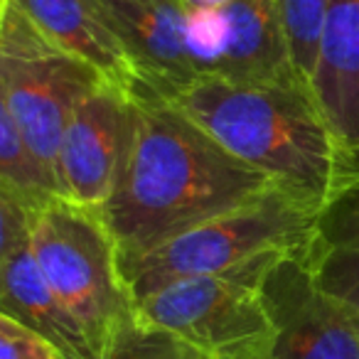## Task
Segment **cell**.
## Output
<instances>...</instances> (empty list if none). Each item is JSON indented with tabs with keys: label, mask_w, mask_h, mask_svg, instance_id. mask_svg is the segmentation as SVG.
Wrapping results in <instances>:
<instances>
[{
	"label": "cell",
	"mask_w": 359,
	"mask_h": 359,
	"mask_svg": "<svg viewBox=\"0 0 359 359\" xmlns=\"http://www.w3.org/2000/svg\"><path fill=\"white\" fill-rule=\"evenodd\" d=\"M276 187L261 170L222 148L175 104L135 81L128 133L114 190L101 207L128 261L195 226L254 202Z\"/></svg>",
	"instance_id": "obj_1"
},
{
	"label": "cell",
	"mask_w": 359,
	"mask_h": 359,
	"mask_svg": "<svg viewBox=\"0 0 359 359\" xmlns=\"http://www.w3.org/2000/svg\"><path fill=\"white\" fill-rule=\"evenodd\" d=\"M0 192L11 195L27 210H37L62 197L57 177L27 145L6 109H0Z\"/></svg>",
	"instance_id": "obj_15"
},
{
	"label": "cell",
	"mask_w": 359,
	"mask_h": 359,
	"mask_svg": "<svg viewBox=\"0 0 359 359\" xmlns=\"http://www.w3.org/2000/svg\"><path fill=\"white\" fill-rule=\"evenodd\" d=\"M305 256L327 293L359 308V145L349 148L347 175L320 207Z\"/></svg>",
	"instance_id": "obj_12"
},
{
	"label": "cell",
	"mask_w": 359,
	"mask_h": 359,
	"mask_svg": "<svg viewBox=\"0 0 359 359\" xmlns=\"http://www.w3.org/2000/svg\"><path fill=\"white\" fill-rule=\"evenodd\" d=\"M318 210L283 187L175 236L135 259L121 261L133 300L185 278L219 276L276 251L298 249L313 239Z\"/></svg>",
	"instance_id": "obj_4"
},
{
	"label": "cell",
	"mask_w": 359,
	"mask_h": 359,
	"mask_svg": "<svg viewBox=\"0 0 359 359\" xmlns=\"http://www.w3.org/2000/svg\"><path fill=\"white\" fill-rule=\"evenodd\" d=\"M106 81L94 67L42 35L8 0H0V109L13 116L37 158L60 180V150L79 99ZM65 197V192H62Z\"/></svg>",
	"instance_id": "obj_6"
},
{
	"label": "cell",
	"mask_w": 359,
	"mask_h": 359,
	"mask_svg": "<svg viewBox=\"0 0 359 359\" xmlns=\"http://www.w3.org/2000/svg\"><path fill=\"white\" fill-rule=\"evenodd\" d=\"M42 35L94 67L106 81L130 91L138 81L128 55L89 0H8Z\"/></svg>",
	"instance_id": "obj_14"
},
{
	"label": "cell",
	"mask_w": 359,
	"mask_h": 359,
	"mask_svg": "<svg viewBox=\"0 0 359 359\" xmlns=\"http://www.w3.org/2000/svg\"><path fill=\"white\" fill-rule=\"evenodd\" d=\"M305 246L280 254L261 278L273 359H359V308L318 283Z\"/></svg>",
	"instance_id": "obj_7"
},
{
	"label": "cell",
	"mask_w": 359,
	"mask_h": 359,
	"mask_svg": "<svg viewBox=\"0 0 359 359\" xmlns=\"http://www.w3.org/2000/svg\"><path fill=\"white\" fill-rule=\"evenodd\" d=\"M128 133V91L111 81L91 86L72 111L60 150L67 200L101 210L114 190Z\"/></svg>",
	"instance_id": "obj_9"
},
{
	"label": "cell",
	"mask_w": 359,
	"mask_h": 359,
	"mask_svg": "<svg viewBox=\"0 0 359 359\" xmlns=\"http://www.w3.org/2000/svg\"><path fill=\"white\" fill-rule=\"evenodd\" d=\"M280 6H283L285 42H288L293 69L298 72L300 81L313 91L327 0H280Z\"/></svg>",
	"instance_id": "obj_16"
},
{
	"label": "cell",
	"mask_w": 359,
	"mask_h": 359,
	"mask_svg": "<svg viewBox=\"0 0 359 359\" xmlns=\"http://www.w3.org/2000/svg\"><path fill=\"white\" fill-rule=\"evenodd\" d=\"M0 313L50 339L65 359H99L32 251L30 210L0 192Z\"/></svg>",
	"instance_id": "obj_8"
},
{
	"label": "cell",
	"mask_w": 359,
	"mask_h": 359,
	"mask_svg": "<svg viewBox=\"0 0 359 359\" xmlns=\"http://www.w3.org/2000/svg\"><path fill=\"white\" fill-rule=\"evenodd\" d=\"M30 234L42 273L101 359L138 320L118 249L101 212L55 197L30 210Z\"/></svg>",
	"instance_id": "obj_3"
},
{
	"label": "cell",
	"mask_w": 359,
	"mask_h": 359,
	"mask_svg": "<svg viewBox=\"0 0 359 359\" xmlns=\"http://www.w3.org/2000/svg\"><path fill=\"white\" fill-rule=\"evenodd\" d=\"M128 55L140 84L170 96L200 72L187 52L185 0H89Z\"/></svg>",
	"instance_id": "obj_10"
},
{
	"label": "cell",
	"mask_w": 359,
	"mask_h": 359,
	"mask_svg": "<svg viewBox=\"0 0 359 359\" xmlns=\"http://www.w3.org/2000/svg\"><path fill=\"white\" fill-rule=\"evenodd\" d=\"M285 251L259 256L229 273L163 285L135 303L138 323L172 334L195 359H273L276 334L261 278Z\"/></svg>",
	"instance_id": "obj_5"
},
{
	"label": "cell",
	"mask_w": 359,
	"mask_h": 359,
	"mask_svg": "<svg viewBox=\"0 0 359 359\" xmlns=\"http://www.w3.org/2000/svg\"><path fill=\"white\" fill-rule=\"evenodd\" d=\"M0 359H65L62 352L37 334L35 330L25 327L18 320L0 313Z\"/></svg>",
	"instance_id": "obj_19"
},
{
	"label": "cell",
	"mask_w": 359,
	"mask_h": 359,
	"mask_svg": "<svg viewBox=\"0 0 359 359\" xmlns=\"http://www.w3.org/2000/svg\"><path fill=\"white\" fill-rule=\"evenodd\" d=\"M190 8H202V6H210V8H226L231 0H185Z\"/></svg>",
	"instance_id": "obj_20"
},
{
	"label": "cell",
	"mask_w": 359,
	"mask_h": 359,
	"mask_svg": "<svg viewBox=\"0 0 359 359\" xmlns=\"http://www.w3.org/2000/svg\"><path fill=\"white\" fill-rule=\"evenodd\" d=\"M165 99L222 148L318 212L347 175L349 148L305 86L200 74Z\"/></svg>",
	"instance_id": "obj_2"
},
{
	"label": "cell",
	"mask_w": 359,
	"mask_h": 359,
	"mask_svg": "<svg viewBox=\"0 0 359 359\" xmlns=\"http://www.w3.org/2000/svg\"><path fill=\"white\" fill-rule=\"evenodd\" d=\"M185 40L190 60L200 74L219 72L231 40V25L224 8H190L187 11Z\"/></svg>",
	"instance_id": "obj_17"
},
{
	"label": "cell",
	"mask_w": 359,
	"mask_h": 359,
	"mask_svg": "<svg viewBox=\"0 0 359 359\" xmlns=\"http://www.w3.org/2000/svg\"><path fill=\"white\" fill-rule=\"evenodd\" d=\"M224 11L231 40L215 74L256 84L305 86L290 62L280 0H231Z\"/></svg>",
	"instance_id": "obj_13"
},
{
	"label": "cell",
	"mask_w": 359,
	"mask_h": 359,
	"mask_svg": "<svg viewBox=\"0 0 359 359\" xmlns=\"http://www.w3.org/2000/svg\"><path fill=\"white\" fill-rule=\"evenodd\" d=\"M315 96L337 138L359 145V0H327Z\"/></svg>",
	"instance_id": "obj_11"
},
{
	"label": "cell",
	"mask_w": 359,
	"mask_h": 359,
	"mask_svg": "<svg viewBox=\"0 0 359 359\" xmlns=\"http://www.w3.org/2000/svg\"><path fill=\"white\" fill-rule=\"evenodd\" d=\"M101 359H195L185 344L168 334L165 330L150 327L135 320L104 354Z\"/></svg>",
	"instance_id": "obj_18"
}]
</instances>
